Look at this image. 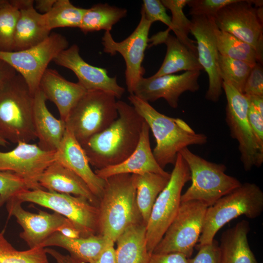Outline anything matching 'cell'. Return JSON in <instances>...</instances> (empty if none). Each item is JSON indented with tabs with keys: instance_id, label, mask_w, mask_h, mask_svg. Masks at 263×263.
<instances>
[{
	"instance_id": "obj_7",
	"label": "cell",
	"mask_w": 263,
	"mask_h": 263,
	"mask_svg": "<svg viewBox=\"0 0 263 263\" xmlns=\"http://www.w3.org/2000/svg\"><path fill=\"white\" fill-rule=\"evenodd\" d=\"M116 99L111 93L87 91L73 108L65 122L66 128L80 144L117 119Z\"/></svg>"
},
{
	"instance_id": "obj_39",
	"label": "cell",
	"mask_w": 263,
	"mask_h": 263,
	"mask_svg": "<svg viewBox=\"0 0 263 263\" xmlns=\"http://www.w3.org/2000/svg\"><path fill=\"white\" fill-rule=\"evenodd\" d=\"M235 0H188L189 14L215 19L219 10Z\"/></svg>"
},
{
	"instance_id": "obj_3",
	"label": "cell",
	"mask_w": 263,
	"mask_h": 263,
	"mask_svg": "<svg viewBox=\"0 0 263 263\" xmlns=\"http://www.w3.org/2000/svg\"><path fill=\"white\" fill-rule=\"evenodd\" d=\"M105 181L98 206V234L115 243L128 227L143 222L132 175L116 174Z\"/></svg>"
},
{
	"instance_id": "obj_44",
	"label": "cell",
	"mask_w": 263,
	"mask_h": 263,
	"mask_svg": "<svg viewBox=\"0 0 263 263\" xmlns=\"http://www.w3.org/2000/svg\"><path fill=\"white\" fill-rule=\"evenodd\" d=\"M148 263H189V259L180 253H151Z\"/></svg>"
},
{
	"instance_id": "obj_9",
	"label": "cell",
	"mask_w": 263,
	"mask_h": 263,
	"mask_svg": "<svg viewBox=\"0 0 263 263\" xmlns=\"http://www.w3.org/2000/svg\"><path fill=\"white\" fill-rule=\"evenodd\" d=\"M189 181L188 167L179 153L169 181L158 196L146 225L147 247L150 253H152L177 214L182 189Z\"/></svg>"
},
{
	"instance_id": "obj_47",
	"label": "cell",
	"mask_w": 263,
	"mask_h": 263,
	"mask_svg": "<svg viewBox=\"0 0 263 263\" xmlns=\"http://www.w3.org/2000/svg\"><path fill=\"white\" fill-rule=\"evenodd\" d=\"M17 74L15 70L5 61L0 59V90Z\"/></svg>"
},
{
	"instance_id": "obj_19",
	"label": "cell",
	"mask_w": 263,
	"mask_h": 263,
	"mask_svg": "<svg viewBox=\"0 0 263 263\" xmlns=\"http://www.w3.org/2000/svg\"><path fill=\"white\" fill-rule=\"evenodd\" d=\"M22 203L15 197L6 203V208L9 216L15 217L22 228L19 236L30 249L41 247L42 244L68 220L56 212L50 213L39 210L38 213H31L22 207Z\"/></svg>"
},
{
	"instance_id": "obj_8",
	"label": "cell",
	"mask_w": 263,
	"mask_h": 263,
	"mask_svg": "<svg viewBox=\"0 0 263 263\" xmlns=\"http://www.w3.org/2000/svg\"><path fill=\"white\" fill-rule=\"evenodd\" d=\"M226 98L225 121L230 136L239 143L240 160L247 171L263 163V146L259 142L247 117L248 97L230 84L223 81Z\"/></svg>"
},
{
	"instance_id": "obj_43",
	"label": "cell",
	"mask_w": 263,
	"mask_h": 263,
	"mask_svg": "<svg viewBox=\"0 0 263 263\" xmlns=\"http://www.w3.org/2000/svg\"><path fill=\"white\" fill-rule=\"evenodd\" d=\"M247 117L258 141L263 146V113H261L250 102Z\"/></svg>"
},
{
	"instance_id": "obj_41",
	"label": "cell",
	"mask_w": 263,
	"mask_h": 263,
	"mask_svg": "<svg viewBox=\"0 0 263 263\" xmlns=\"http://www.w3.org/2000/svg\"><path fill=\"white\" fill-rule=\"evenodd\" d=\"M243 94L246 96H263V69L257 62L252 68L245 81Z\"/></svg>"
},
{
	"instance_id": "obj_50",
	"label": "cell",
	"mask_w": 263,
	"mask_h": 263,
	"mask_svg": "<svg viewBox=\"0 0 263 263\" xmlns=\"http://www.w3.org/2000/svg\"><path fill=\"white\" fill-rule=\"evenodd\" d=\"M9 142L5 139L0 133V146L3 147H6L7 145L9 144Z\"/></svg>"
},
{
	"instance_id": "obj_15",
	"label": "cell",
	"mask_w": 263,
	"mask_h": 263,
	"mask_svg": "<svg viewBox=\"0 0 263 263\" xmlns=\"http://www.w3.org/2000/svg\"><path fill=\"white\" fill-rule=\"evenodd\" d=\"M56 153L43 150L36 144L20 142L10 151H0V171L16 174L24 181L30 190L43 189L39 179L56 161Z\"/></svg>"
},
{
	"instance_id": "obj_35",
	"label": "cell",
	"mask_w": 263,
	"mask_h": 263,
	"mask_svg": "<svg viewBox=\"0 0 263 263\" xmlns=\"http://www.w3.org/2000/svg\"><path fill=\"white\" fill-rule=\"evenodd\" d=\"M218 66L222 81L230 84L243 94L245 81L253 67L246 62L219 53Z\"/></svg>"
},
{
	"instance_id": "obj_31",
	"label": "cell",
	"mask_w": 263,
	"mask_h": 263,
	"mask_svg": "<svg viewBox=\"0 0 263 263\" xmlns=\"http://www.w3.org/2000/svg\"><path fill=\"white\" fill-rule=\"evenodd\" d=\"M127 14L125 8L107 3L96 4L87 9L79 28L84 34L100 30L110 32L113 25Z\"/></svg>"
},
{
	"instance_id": "obj_2",
	"label": "cell",
	"mask_w": 263,
	"mask_h": 263,
	"mask_svg": "<svg viewBox=\"0 0 263 263\" xmlns=\"http://www.w3.org/2000/svg\"><path fill=\"white\" fill-rule=\"evenodd\" d=\"M128 99L151 130L156 140L152 151L158 164L164 169L174 165L178 154L190 145H202L207 142V136L197 133L184 120L162 114L149 102L130 94Z\"/></svg>"
},
{
	"instance_id": "obj_14",
	"label": "cell",
	"mask_w": 263,
	"mask_h": 263,
	"mask_svg": "<svg viewBox=\"0 0 263 263\" xmlns=\"http://www.w3.org/2000/svg\"><path fill=\"white\" fill-rule=\"evenodd\" d=\"M151 24L141 12L138 24L124 40L115 41L109 31H105L102 38L103 51L111 56L118 53L125 61L126 83L130 94H133L137 83L143 77L145 73L142 64L149 42V34Z\"/></svg>"
},
{
	"instance_id": "obj_6",
	"label": "cell",
	"mask_w": 263,
	"mask_h": 263,
	"mask_svg": "<svg viewBox=\"0 0 263 263\" xmlns=\"http://www.w3.org/2000/svg\"><path fill=\"white\" fill-rule=\"evenodd\" d=\"M179 153L186 162L191 184L181 197V202L197 201L208 207L228 194L242 183L236 178L225 173L223 164L208 161L191 152L188 148Z\"/></svg>"
},
{
	"instance_id": "obj_40",
	"label": "cell",
	"mask_w": 263,
	"mask_h": 263,
	"mask_svg": "<svg viewBox=\"0 0 263 263\" xmlns=\"http://www.w3.org/2000/svg\"><path fill=\"white\" fill-rule=\"evenodd\" d=\"M145 18L151 23L160 21L166 25L170 30L173 26L171 18L166 12V8L159 0H144L141 10Z\"/></svg>"
},
{
	"instance_id": "obj_17",
	"label": "cell",
	"mask_w": 263,
	"mask_h": 263,
	"mask_svg": "<svg viewBox=\"0 0 263 263\" xmlns=\"http://www.w3.org/2000/svg\"><path fill=\"white\" fill-rule=\"evenodd\" d=\"M200 71H186L179 75L158 77H142L137 83L133 94L146 102L164 98L172 108L178 107L181 95L185 92H195L200 88Z\"/></svg>"
},
{
	"instance_id": "obj_5",
	"label": "cell",
	"mask_w": 263,
	"mask_h": 263,
	"mask_svg": "<svg viewBox=\"0 0 263 263\" xmlns=\"http://www.w3.org/2000/svg\"><path fill=\"white\" fill-rule=\"evenodd\" d=\"M263 211V192L253 183L246 182L207 208L197 248L211 244L217 232L226 224L241 215L259 217Z\"/></svg>"
},
{
	"instance_id": "obj_33",
	"label": "cell",
	"mask_w": 263,
	"mask_h": 263,
	"mask_svg": "<svg viewBox=\"0 0 263 263\" xmlns=\"http://www.w3.org/2000/svg\"><path fill=\"white\" fill-rule=\"evenodd\" d=\"M87 9L76 7L69 0H56L51 10L44 14L51 30L56 28H79Z\"/></svg>"
},
{
	"instance_id": "obj_20",
	"label": "cell",
	"mask_w": 263,
	"mask_h": 263,
	"mask_svg": "<svg viewBox=\"0 0 263 263\" xmlns=\"http://www.w3.org/2000/svg\"><path fill=\"white\" fill-rule=\"evenodd\" d=\"M56 161L79 176L99 200L105 185V179L99 177L93 171L85 151L67 128L56 151Z\"/></svg>"
},
{
	"instance_id": "obj_24",
	"label": "cell",
	"mask_w": 263,
	"mask_h": 263,
	"mask_svg": "<svg viewBox=\"0 0 263 263\" xmlns=\"http://www.w3.org/2000/svg\"><path fill=\"white\" fill-rule=\"evenodd\" d=\"M47 99L39 89L34 94L33 122L38 146L47 151H56L66 130V122L49 111Z\"/></svg>"
},
{
	"instance_id": "obj_48",
	"label": "cell",
	"mask_w": 263,
	"mask_h": 263,
	"mask_svg": "<svg viewBox=\"0 0 263 263\" xmlns=\"http://www.w3.org/2000/svg\"><path fill=\"white\" fill-rule=\"evenodd\" d=\"M45 249L47 254H50L55 259L56 263H83L81 261L70 255H63L57 251L51 248H45Z\"/></svg>"
},
{
	"instance_id": "obj_49",
	"label": "cell",
	"mask_w": 263,
	"mask_h": 263,
	"mask_svg": "<svg viewBox=\"0 0 263 263\" xmlns=\"http://www.w3.org/2000/svg\"><path fill=\"white\" fill-rule=\"evenodd\" d=\"M56 0H34L35 8L42 14L48 13L52 8Z\"/></svg>"
},
{
	"instance_id": "obj_25",
	"label": "cell",
	"mask_w": 263,
	"mask_h": 263,
	"mask_svg": "<svg viewBox=\"0 0 263 263\" xmlns=\"http://www.w3.org/2000/svg\"><path fill=\"white\" fill-rule=\"evenodd\" d=\"M170 31L168 28L167 30L159 32L149 38V42H152L150 46L164 43L167 46L164 61L158 71L151 76L174 74L182 71H200L203 70L197 56L176 37L170 35Z\"/></svg>"
},
{
	"instance_id": "obj_4",
	"label": "cell",
	"mask_w": 263,
	"mask_h": 263,
	"mask_svg": "<svg viewBox=\"0 0 263 263\" xmlns=\"http://www.w3.org/2000/svg\"><path fill=\"white\" fill-rule=\"evenodd\" d=\"M34 94L17 73L0 90V133L18 144L36 138L33 122Z\"/></svg>"
},
{
	"instance_id": "obj_22",
	"label": "cell",
	"mask_w": 263,
	"mask_h": 263,
	"mask_svg": "<svg viewBox=\"0 0 263 263\" xmlns=\"http://www.w3.org/2000/svg\"><path fill=\"white\" fill-rule=\"evenodd\" d=\"M150 130L145 121L138 145L132 153L120 164L95 169V174L103 179L119 174H142L152 172L170 175V173L161 168L155 159L150 148Z\"/></svg>"
},
{
	"instance_id": "obj_45",
	"label": "cell",
	"mask_w": 263,
	"mask_h": 263,
	"mask_svg": "<svg viewBox=\"0 0 263 263\" xmlns=\"http://www.w3.org/2000/svg\"><path fill=\"white\" fill-rule=\"evenodd\" d=\"M56 232L68 238L76 239L82 237L80 230L69 219L58 228Z\"/></svg>"
},
{
	"instance_id": "obj_46",
	"label": "cell",
	"mask_w": 263,
	"mask_h": 263,
	"mask_svg": "<svg viewBox=\"0 0 263 263\" xmlns=\"http://www.w3.org/2000/svg\"><path fill=\"white\" fill-rule=\"evenodd\" d=\"M114 243L110 241L101 253L95 263H116Z\"/></svg>"
},
{
	"instance_id": "obj_34",
	"label": "cell",
	"mask_w": 263,
	"mask_h": 263,
	"mask_svg": "<svg viewBox=\"0 0 263 263\" xmlns=\"http://www.w3.org/2000/svg\"><path fill=\"white\" fill-rule=\"evenodd\" d=\"M161 2L171 13V19L173 26L172 31L175 37L197 56L194 41L188 37L191 22L186 17L183 11L188 0H162Z\"/></svg>"
},
{
	"instance_id": "obj_29",
	"label": "cell",
	"mask_w": 263,
	"mask_h": 263,
	"mask_svg": "<svg viewBox=\"0 0 263 263\" xmlns=\"http://www.w3.org/2000/svg\"><path fill=\"white\" fill-rule=\"evenodd\" d=\"M116 263H148L146 225L143 222L128 227L117 239Z\"/></svg>"
},
{
	"instance_id": "obj_26",
	"label": "cell",
	"mask_w": 263,
	"mask_h": 263,
	"mask_svg": "<svg viewBox=\"0 0 263 263\" xmlns=\"http://www.w3.org/2000/svg\"><path fill=\"white\" fill-rule=\"evenodd\" d=\"M38 183L43 189L82 196L94 205L98 206L99 199L86 183L73 171L56 161L44 171Z\"/></svg>"
},
{
	"instance_id": "obj_16",
	"label": "cell",
	"mask_w": 263,
	"mask_h": 263,
	"mask_svg": "<svg viewBox=\"0 0 263 263\" xmlns=\"http://www.w3.org/2000/svg\"><path fill=\"white\" fill-rule=\"evenodd\" d=\"M191 22L190 33L196 40L197 58L208 76V88L205 97L207 100L216 102L219 100L223 90L218 66L219 52L214 33L216 26L214 19L192 16Z\"/></svg>"
},
{
	"instance_id": "obj_42",
	"label": "cell",
	"mask_w": 263,
	"mask_h": 263,
	"mask_svg": "<svg viewBox=\"0 0 263 263\" xmlns=\"http://www.w3.org/2000/svg\"><path fill=\"white\" fill-rule=\"evenodd\" d=\"M198 253L192 259H189V263H219V244L214 240L209 244L197 248Z\"/></svg>"
},
{
	"instance_id": "obj_51",
	"label": "cell",
	"mask_w": 263,
	"mask_h": 263,
	"mask_svg": "<svg viewBox=\"0 0 263 263\" xmlns=\"http://www.w3.org/2000/svg\"><path fill=\"white\" fill-rule=\"evenodd\" d=\"M9 2L8 0H0V9L7 5Z\"/></svg>"
},
{
	"instance_id": "obj_10",
	"label": "cell",
	"mask_w": 263,
	"mask_h": 263,
	"mask_svg": "<svg viewBox=\"0 0 263 263\" xmlns=\"http://www.w3.org/2000/svg\"><path fill=\"white\" fill-rule=\"evenodd\" d=\"M16 197L22 203H33L62 215L80 230L82 237L98 234V207L83 197L38 189L25 190Z\"/></svg>"
},
{
	"instance_id": "obj_23",
	"label": "cell",
	"mask_w": 263,
	"mask_h": 263,
	"mask_svg": "<svg viewBox=\"0 0 263 263\" xmlns=\"http://www.w3.org/2000/svg\"><path fill=\"white\" fill-rule=\"evenodd\" d=\"M47 100L57 107L60 119L66 122L70 112L87 91L78 82L69 81L55 70L47 68L39 83Z\"/></svg>"
},
{
	"instance_id": "obj_37",
	"label": "cell",
	"mask_w": 263,
	"mask_h": 263,
	"mask_svg": "<svg viewBox=\"0 0 263 263\" xmlns=\"http://www.w3.org/2000/svg\"><path fill=\"white\" fill-rule=\"evenodd\" d=\"M19 8L9 3L0 9V51H14L15 30L19 16Z\"/></svg>"
},
{
	"instance_id": "obj_36",
	"label": "cell",
	"mask_w": 263,
	"mask_h": 263,
	"mask_svg": "<svg viewBox=\"0 0 263 263\" xmlns=\"http://www.w3.org/2000/svg\"><path fill=\"white\" fill-rule=\"evenodd\" d=\"M0 263H49L45 248L19 251L6 240L4 231L0 232Z\"/></svg>"
},
{
	"instance_id": "obj_11",
	"label": "cell",
	"mask_w": 263,
	"mask_h": 263,
	"mask_svg": "<svg viewBox=\"0 0 263 263\" xmlns=\"http://www.w3.org/2000/svg\"><path fill=\"white\" fill-rule=\"evenodd\" d=\"M207 207L199 201L181 202L177 214L152 253H180L190 259L201 235Z\"/></svg>"
},
{
	"instance_id": "obj_38",
	"label": "cell",
	"mask_w": 263,
	"mask_h": 263,
	"mask_svg": "<svg viewBox=\"0 0 263 263\" xmlns=\"http://www.w3.org/2000/svg\"><path fill=\"white\" fill-rule=\"evenodd\" d=\"M28 189L24 181L16 174L0 171V207L20 192Z\"/></svg>"
},
{
	"instance_id": "obj_13",
	"label": "cell",
	"mask_w": 263,
	"mask_h": 263,
	"mask_svg": "<svg viewBox=\"0 0 263 263\" xmlns=\"http://www.w3.org/2000/svg\"><path fill=\"white\" fill-rule=\"evenodd\" d=\"M252 0H235L218 12L214 19L217 28L248 43L263 60V18Z\"/></svg>"
},
{
	"instance_id": "obj_27",
	"label": "cell",
	"mask_w": 263,
	"mask_h": 263,
	"mask_svg": "<svg viewBox=\"0 0 263 263\" xmlns=\"http://www.w3.org/2000/svg\"><path fill=\"white\" fill-rule=\"evenodd\" d=\"M250 230L248 221L243 220L223 232L219 244V263H259L248 244Z\"/></svg>"
},
{
	"instance_id": "obj_32",
	"label": "cell",
	"mask_w": 263,
	"mask_h": 263,
	"mask_svg": "<svg viewBox=\"0 0 263 263\" xmlns=\"http://www.w3.org/2000/svg\"><path fill=\"white\" fill-rule=\"evenodd\" d=\"M214 33L218 51L220 55L244 61L252 67L257 62L260 63L257 52L250 45L219 29L217 26Z\"/></svg>"
},
{
	"instance_id": "obj_30",
	"label": "cell",
	"mask_w": 263,
	"mask_h": 263,
	"mask_svg": "<svg viewBox=\"0 0 263 263\" xmlns=\"http://www.w3.org/2000/svg\"><path fill=\"white\" fill-rule=\"evenodd\" d=\"M136 188L137 205L143 223L147 225L153 205L166 186L170 175L148 172L132 174Z\"/></svg>"
},
{
	"instance_id": "obj_28",
	"label": "cell",
	"mask_w": 263,
	"mask_h": 263,
	"mask_svg": "<svg viewBox=\"0 0 263 263\" xmlns=\"http://www.w3.org/2000/svg\"><path fill=\"white\" fill-rule=\"evenodd\" d=\"M110 241H112L99 234L71 239L56 232L42 244L41 247L59 246L67 250L70 256L83 263H95Z\"/></svg>"
},
{
	"instance_id": "obj_21",
	"label": "cell",
	"mask_w": 263,
	"mask_h": 263,
	"mask_svg": "<svg viewBox=\"0 0 263 263\" xmlns=\"http://www.w3.org/2000/svg\"><path fill=\"white\" fill-rule=\"evenodd\" d=\"M19 10L14 42V51L25 50L45 40L50 35L44 14L38 12L33 0H10Z\"/></svg>"
},
{
	"instance_id": "obj_18",
	"label": "cell",
	"mask_w": 263,
	"mask_h": 263,
	"mask_svg": "<svg viewBox=\"0 0 263 263\" xmlns=\"http://www.w3.org/2000/svg\"><path fill=\"white\" fill-rule=\"evenodd\" d=\"M57 65L71 70L76 75L78 82L87 91H102L113 94L120 98L125 92L120 86L117 77H111L106 69L86 62L79 54V47L73 44L61 52L53 60Z\"/></svg>"
},
{
	"instance_id": "obj_12",
	"label": "cell",
	"mask_w": 263,
	"mask_h": 263,
	"mask_svg": "<svg viewBox=\"0 0 263 263\" xmlns=\"http://www.w3.org/2000/svg\"><path fill=\"white\" fill-rule=\"evenodd\" d=\"M68 46L65 37L52 33L42 42L28 49L13 52L0 51V59L21 75L34 94L39 89L40 80L49 63Z\"/></svg>"
},
{
	"instance_id": "obj_1",
	"label": "cell",
	"mask_w": 263,
	"mask_h": 263,
	"mask_svg": "<svg viewBox=\"0 0 263 263\" xmlns=\"http://www.w3.org/2000/svg\"><path fill=\"white\" fill-rule=\"evenodd\" d=\"M116 106L117 119L80 144L96 169L121 163L132 153L139 141L144 119L124 101L117 100Z\"/></svg>"
}]
</instances>
